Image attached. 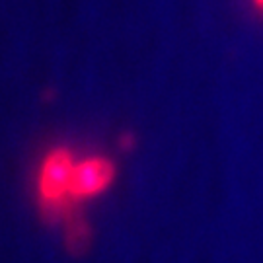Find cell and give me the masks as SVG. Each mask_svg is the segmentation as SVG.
Instances as JSON below:
<instances>
[{
  "label": "cell",
  "mask_w": 263,
  "mask_h": 263,
  "mask_svg": "<svg viewBox=\"0 0 263 263\" xmlns=\"http://www.w3.org/2000/svg\"><path fill=\"white\" fill-rule=\"evenodd\" d=\"M74 168L70 164V158L66 152H57L45 164L43 178H41V189L43 195L49 201L61 199L66 191H70V181H72Z\"/></svg>",
  "instance_id": "1"
},
{
  "label": "cell",
  "mask_w": 263,
  "mask_h": 263,
  "mask_svg": "<svg viewBox=\"0 0 263 263\" xmlns=\"http://www.w3.org/2000/svg\"><path fill=\"white\" fill-rule=\"evenodd\" d=\"M255 4H257V6H261V8H263V0H255Z\"/></svg>",
  "instance_id": "3"
},
{
  "label": "cell",
  "mask_w": 263,
  "mask_h": 263,
  "mask_svg": "<svg viewBox=\"0 0 263 263\" xmlns=\"http://www.w3.org/2000/svg\"><path fill=\"white\" fill-rule=\"evenodd\" d=\"M111 178V166L104 160H88L74 168L70 191L76 195H92L104 187Z\"/></svg>",
  "instance_id": "2"
}]
</instances>
